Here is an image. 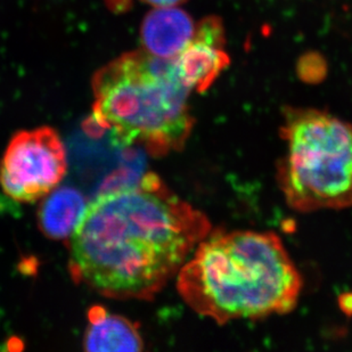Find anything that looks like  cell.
<instances>
[{"label":"cell","instance_id":"8","mask_svg":"<svg viewBox=\"0 0 352 352\" xmlns=\"http://www.w3.org/2000/svg\"><path fill=\"white\" fill-rule=\"evenodd\" d=\"M83 346L87 351H142L144 341L138 326L131 320L111 314L103 307L95 306L88 313Z\"/></svg>","mask_w":352,"mask_h":352},{"label":"cell","instance_id":"9","mask_svg":"<svg viewBox=\"0 0 352 352\" xmlns=\"http://www.w3.org/2000/svg\"><path fill=\"white\" fill-rule=\"evenodd\" d=\"M87 206L86 197L78 188L58 185L43 199L38 211L40 230L55 241L70 239Z\"/></svg>","mask_w":352,"mask_h":352},{"label":"cell","instance_id":"6","mask_svg":"<svg viewBox=\"0 0 352 352\" xmlns=\"http://www.w3.org/2000/svg\"><path fill=\"white\" fill-rule=\"evenodd\" d=\"M225 45V29L220 19L206 17L196 24L194 37L173 60L180 78L192 91L203 93L230 65Z\"/></svg>","mask_w":352,"mask_h":352},{"label":"cell","instance_id":"4","mask_svg":"<svg viewBox=\"0 0 352 352\" xmlns=\"http://www.w3.org/2000/svg\"><path fill=\"white\" fill-rule=\"evenodd\" d=\"M279 188L301 212L352 206V124L316 109L286 107Z\"/></svg>","mask_w":352,"mask_h":352},{"label":"cell","instance_id":"3","mask_svg":"<svg viewBox=\"0 0 352 352\" xmlns=\"http://www.w3.org/2000/svg\"><path fill=\"white\" fill-rule=\"evenodd\" d=\"M93 114L85 126L124 148L153 157L183 150L193 130L190 96L173 60L145 50L123 54L93 78Z\"/></svg>","mask_w":352,"mask_h":352},{"label":"cell","instance_id":"1","mask_svg":"<svg viewBox=\"0 0 352 352\" xmlns=\"http://www.w3.org/2000/svg\"><path fill=\"white\" fill-rule=\"evenodd\" d=\"M209 233L204 213L145 173L87 206L70 237L71 275L109 298L151 299Z\"/></svg>","mask_w":352,"mask_h":352},{"label":"cell","instance_id":"7","mask_svg":"<svg viewBox=\"0 0 352 352\" xmlns=\"http://www.w3.org/2000/svg\"><path fill=\"white\" fill-rule=\"evenodd\" d=\"M196 24L176 6L157 7L144 19L140 37L143 50L161 60H175L190 43Z\"/></svg>","mask_w":352,"mask_h":352},{"label":"cell","instance_id":"2","mask_svg":"<svg viewBox=\"0 0 352 352\" xmlns=\"http://www.w3.org/2000/svg\"><path fill=\"white\" fill-rule=\"evenodd\" d=\"M177 275L190 309L218 324L289 313L302 289L282 239L253 230L208 234Z\"/></svg>","mask_w":352,"mask_h":352},{"label":"cell","instance_id":"10","mask_svg":"<svg viewBox=\"0 0 352 352\" xmlns=\"http://www.w3.org/2000/svg\"><path fill=\"white\" fill-rule=\"evenodd\" d=\"M142 1L155 7H170L178 6L180 3H185L186 0H142Z\"/></svg>","mask_w":352,"mask_h":352},{"label":"cell","instance_id":"5","mask_svg":"<svg viewBox=\"0 0 352 352\" xmlns=\"http://www.w3.org/2000/svg\"><path fill=\"white\" fill-rule=\"evenodd\" d=\"M67 170V152L56 130H23L7 145L0 162V186L16 202H36L60 185Z\"/></svg>","mask_w":352,"mask_h":352}]
</instances>
